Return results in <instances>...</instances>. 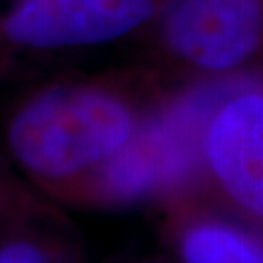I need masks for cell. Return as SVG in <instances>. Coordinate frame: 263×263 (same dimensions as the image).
<instances>
[{
  "label": "cell",
  "mask_w": 263,
  "mask_h": 263,
  "mask_svg": "<svg viewBox=\"0 0 263 263\" xmlns=\"http://www.w3.org/2000/svg\"><path fill=\"white\" fill-rule=\"evenodd\" d=\"M133 129L131 111L117 98L88 88H57L16 113L8 144L28 172L61 179L104 164Z\"/></svg>",
  "instance_id": "obj_1"
},
{
  "label": "cell",
  "mask_w": 263,
  "mask_h": 263,
  "mask_svg": "<svg viewBox=\"0 0 263 263\" xmlns=\"http://www.w3.org/2000/svg\"><path fill=\"white\" fill-rule=\"evenodd\" d=\"M224 88H205L154 115L104 162L102 181L113 197L137 199L176 183L203 152L205 129Z\"/></svg>",
  "instance_id": "obj_2"
},
{
  "label": "cell",
  "mask_w": 263,
  "mask_h": 263,
  "mask_svg": "<svg viewBox=\"0 0 263 263\" xmlns=\"http://www.w3.org/2000/svg\"><path fill=\"white\" fill-rule=\"evenodd\" d=\"M152 12V0H18L2 29L22 47H84L121 37Z\"/></svg>",
  "instance_id": "obj_3"
},
{
  "label": "cell",
  "mask_w": 263,
  "mask_h": 263,
  "mask_svg": "<svg viewBox=\"0 0 263 263\" xmlns=\"http://www.w3.org/2000/svg\"><path fill=\"white\" fill-rule=\"evenodd\" d=\"M261 22L259 0H174L164 18V33L185 61L226 70L254 53Z\"/></svg>",
  "instance_id": "obj_4"
},
{
  "label": "cell",
  "mask_w": 263,
  "mask_h": 263,
  "mask_svg": "<svg viewBox=\"0 0 263 263\" xmlns=\"http://www.w3.org/2000/svg\"><path fill=\"white\" fill-rule=\"evenodd\" d=\"M203 156L226 195L263 220V92H240L216 105Z\"/></svg>",
  "instance_id": "obj_5"
},
{
  "label": "cell",
  "mask_w": 263,
  "mask_h": 263,
  "mask_svg": "<svg viewBox=\"0 0 263 263\" xmlns=\"http://www.w3.org/2000/svg\"><path fill=\"white\" fill-rule=\"evenodd\" d=\"M181 263H263V236L228 220H199L179 238Z\"/></svg>",
  "instance_id": "obj_6"
},
{
  "label": "cell",
  "mask_w": 263,
  "mask_h": 263,
  "mask_svg": "<svg viewBox=\"0 0 263 263\" xmlns=\"http://www.w3.org/2000/svg\"><path fill=\"white\" fill-rule=\"evenodd\" d=\"M0 263H49L37 246L28 242H12L0 248Z\"/></svg>",
  "instance_id": "obj_7"
}]
</instances>
